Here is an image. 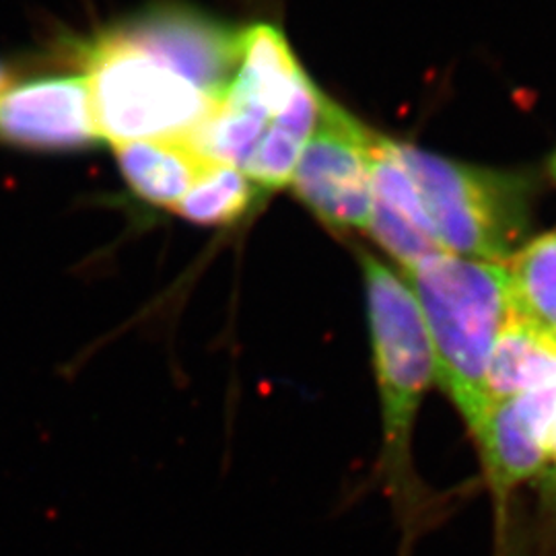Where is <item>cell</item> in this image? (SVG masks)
I'll list each match as a JSON object with an SVG mask.
<instances>
[{"label":"cell","instance_id":"cell-1","mask_svg":"<svg viewBox=\"0 0 556 556\" xmlns=\"http://www.w3.org/2000/svg\"><path fill=\"white\" fill-rule=\"evenodd\" d=\"M433 346L435 378L470 431L489 413L486 367L511 319L503 262L439 254L406 273Z\"/></svg>","mask_w":556,"mask_h":556},{"label":"cell","instance_id":"cell-2","mask_svg":"<svg viewBox=\"0 0 556 556\" xmlns=\"http://www.w3.org/2000/svg\"><path fill=\"white\" fill-rule=\"evenodd\" d=\"M363 277L378 378L386 443V477L402 523V555L410 553L422 530V503L413 486L410 438L418 406L435 378L431 338L410 287L394 270L363 252Z\"/></svg>","mask_w":556,"mask_h":556},{"label":"cell","instance_id":"cell-3","mask_svg":"<svg viewBox=\"0 0 556 556\" xmlns=\"http://www.w3.org/2000/svg\"><path fill=\"white\" fill-rule=\"evenodd\" d=\"M394 153L445 252L484 262L516 254L532 220L536 188L530 176L445 160L396 140Z\"/></svg>","mask_w":556,"mask_h":556},{"label":"cell","instance_id":"cell-4","mask_svg":"<svg viewBox=\"0 0 556 556\" xmlns=\"http://www.w3.org/2000/svg\"><path fill=\"white\" fill-rule=\"evenodd\" d=\"M83 64L100 139L114 147L188 139L217 101L114 29L83 46Z\"/></svg>","mask_w":556,"mask_h":556},{"label":"cell","instance_id":"cell-5","mask_svg":"<svg viewBox=\"0 0 556 556\" xmlns=\"http://www.w3.org/2000/svg\"><path fill=\"white\" fill-rule=\"evenodd\" d=\"M378 140L346 110L324 98L291 181L301 202L338 233L367 231Z\"/></svg>","mask_w":556,"mask_h":556},{"label":"cell","instance_id":"cell-6","mask_svg":"<svg viewBox=\"0 0 556 556\" xmlns=\"http://www.w3.org/2000/svg\"><path fill=\"white\" fill-rule=\"evenodd\" d=\"M213 100L229 89L239 64L241 31L197 9L163 4L112 27Z\"/></svg>","mask_w":556,"mask_h":556},{"label":"cell","instance_id":"cell-7","mask_svg":"<svg viewBox=\"0 0 556 556\" xmlns=\"http://www.w3.org/2000/svg\"><path fill=\"white\" fill-rule=\"evenodd\" d=\"M0 140L34 151H75L100 139L85 77H38L0 93Z\"/></svg>","mask_w":556,"mask_h":556},{"label":"cell","instance_id":"cell-8","mask_svg":"<svg viewBox=\"0 0 556 556\" xmlns=\"http://www.w3.org/2000/svg\"><path fill=\"white\" fill-rule=\"evenodd\" d=\"M555 410L556 383L493 404L472 433L501 514L511 491L553 457Z\"/></svg>","mask_w":556,"mask_h":556},{"label":"cell","instance_id":"cell-9","mask_svg":"<svg viewBox=\"0 0 556 556\" xmlns=\"http://www.w3.org/2000/svg\"><path fill=\"white\" fill-rule=\"evenodd\" d=\"M307 79L277 27L262 23L241 31L238 71L227 91L258 105L273 119Z\"/></svg>","mask_w":556,"mask_h":556},{"label":"cell","instance_id":"cell-10","mask_svg":"<svg viewBox=\"0 0 556 556\" xmlns=\"http://www.w3.org/2000/svg\"><path fill=\"white\" fill-rule=\"evenodd\" d=\"M122 176L140 199L176 208L208 161L186 139L135 140L116 147Z\"/></svg>","mask_w":556,"mask_h":556},{"label":"cell","instance_id":"cell-11","mask_svg":"<svg viewBox=\"0 0 556 556\" xmlns=\"http://www.w3.org/2000/svg\"><path fill=\"white\" fill-rule=\"evenodd\" d=\"M503 264L511 319L556 351V231L528 241Z\"/></svg>","mask_w":556,"mask_h":556},{"label":"cell","instance_id":"cell-12","mask_svg":"<svg viewBox=\"0 0 556 556\" xmlns=\"http://www.w3.org/2000/svg\"><path fill=\"white\" fill-rule=\"evenodd\" d=\"M324 96L307 79L293 101L268 122L254 153L243 165V174L264 190L287 186L298 167L299 157L318 124Z\"/></svg>","mask_w":556,"mask_h":556},{"label":"cell","instance_id":"cell-13","mask_svg":"<svg viewBox=\"0 0 556 556\" xmlns=\"http://www.w3.org/2000/svg\"><path fill=\"white\" fill-rule=\"evenodd\" d=\"M556 383V351L514 319L498 334L486 367L491 406Z\"/></svg>","mask_w":556,"mask_h":556},{"label":"cell","instance_id":"cell-14","mask_svg":"<svg viewBox=\"0 0 556 556\" xmlns=\"http://www.w3.org/2000/svg\"><path fill=\"white\" fill-rule=\"evenodd\" d=\"M252 199L254 186L241 169L208 161L174 211L199 225H227L250 208Z\"/></svg>","mask_w":556,"mask_h":556},{"label":"cell","instance_id":"cell-15","mask_svg":"<svg viewBox=\"0 0 556 556\" xmlns=\"http://www.w3.org/2000/svg\"><path fill=\"white\" fill-rule=\"evenodd\" d=\"M11 85V75H9V68L7 64L0 60V93Z\"/></svg>","mask_w":556,"mask_h":556},{"label":"cell","instance_id":"cell-16","mask_svg":"<svg viewBox=\"0 0 556 556\" xmlns=\"http://www.w3.org/2000/svg\"><path fill=\"white\" fill-rule=\"evenodd\" d=\"M548 176L553 178V181H556V153L548 160Z\"/></svg>","mask_w":556,"mask_h":556},{"label":"cell","instance_id":"cell-17","mask_svg":"<svg viewBox=\"0 0 556 556\" xmlns=\"http://www.w3.org/2000/svg\"><path fill=\"white\" fill-rule=\"evenodd\" d=\"M553 457L556 459V410H555V422H553Z\"/></svg>","mask_w":556,"mask_h":556}]
</instances>
